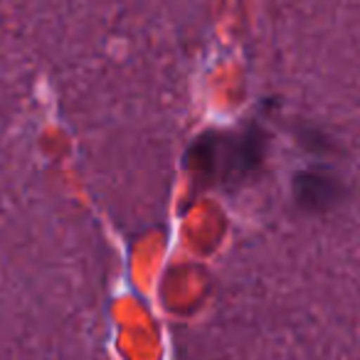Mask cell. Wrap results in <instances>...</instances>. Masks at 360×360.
<instances>
[{
	"instance_id": "obj_1",
	"label": "cell",
	"mask_w": 360,
	"mask_h": 360,
	"mask_svg": "<svg viewBox=\"0 0 360 360\" xmlns=\"http://www.w3.org/2000/svg\"><path fill=\"white\" fill-rule=\"evenodd\" d=\"M266 134L250 124L240 131L205 134L188 150V165L202 178H217L222 183H240L252 175L264 160Z\"/></svg>"
},
{
	"instance_id": "obj_2",
	"label": "cell",
	"mask_w": 360,
	"mask_h": 360,
	"mask_svg": "<svg viewBox=\"0 0 360 360\" xmlns=\"http://www.w3.org/2000/svg\"><path fill=\"white\" fill-rule=\"evenodd\" d=\"M294 198L306 210H328L343 200V180L328 168H306L294 175Z\"/></svg>"
}]
</instances>
